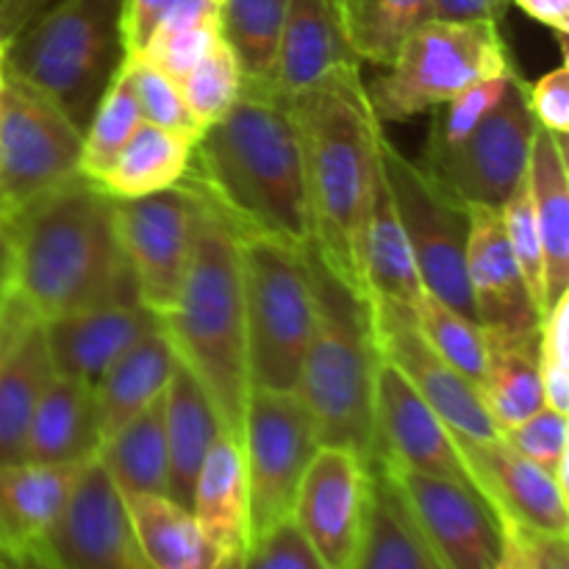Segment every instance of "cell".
I'll list each match as a JSON object with an SVG mask.
<instances>
[{"instance_id":"19","label":"cell","mask_w":569,"mask_h":569,"mask_svg":"<svg viewBox=\"0 0 569 569\" xmlns=\"http://www.w3.org/2000/svg\"><path fill=\"white\" fill-rule=\"evenodd\" d=\"M376 459L476 489L456 433L381 356L376 370Z\"/></svg>"},{"instance_id":"31","label":"cell","mask_w":569,"mask_h":569,"mask_svg":"<svg viewBox=\"0 0 569 569\" xmlns=\"http://www.w3.org/2000/svg\"><path fill=\"white\" fill-rule=\"evenodd\" d=\"M483 337H487V370L478 395L495 428L503 433L545 406L537 361L539 331L506 333L483 328Z\"/></svg>"},{"instance_id":"34","label":"cell","mask_w":569,"mask_h":569,"mask_svg":"<svg viewBox=\"0 0 569 569\" xmlns=\"http://www.w3.org/2000/svg\"><path fill=\"white\" fill-rule=\"evenodd\" d=\"M42 322H31L0 370V461H22L26 433L53 378Z\"/></svg>"},{"instance_id":"6","label":"cell","mask_w":569,"mask_h":569,"mask_svg":"<svg viewBox=\"0 0 569 569\" xmlns=\"http://www.w3.org/2000/svg\"><path fill=\"white\" fill-rule=\"evenodd\" d=\"M122 61V0H59L3 50L6 76L44 94L81 133Z\"/></svg>"},{"instance_id":"8","label":"cell","mask_w":569,"mask_h":569,"mask_svg":"<svg viewBox=\"0 0 569 569\" xmlns=\"http://www.w3.org/2000/svg\"><path fill=\"white\" fill-rule=\"evenodd\" d=\"M515 70L509 44L492 20H426L400 42L387 70L365 83L378 122L428 114L467 87Z\"/></svg>"},{"instance_id":"58","label":"cell","mask_w":569,"mask_h":569,"mask_svg":"<svg viewBox=\"0 0 569 569\" xmlns=\"http://www.w3.org/2000/svg\"><path fill=\"white\" fill-rule=\"evenodd\" d=\"M242 559H244V553L220 556V559L214 561V567H211V569H242Z\"/></svg>"},{"instance_id":"55","label":"cell","mask_w":569,"mask_h":569,"mask_svg":"<svg viewBox=\"0 0 569 569\" xmlns=\"http://www.w3.org/2000/svg\"><path fill=\"white\" fill-rule=\"evenodd\" d=\"M528 537L533 548V569H569V537Z\"/></svg>"},{"instance_id":"43","label":"cell","mask_w":569,"mask_h":569,"mask_svg":"<svg viewBox=\"0 0 569 569\" xmlns=\"http://www.w3.org/2000/svg\"><path fill=\"white\" fill-rule=\"evenodd\" d=\"M500 217H503V228L506 237H509L511 253H515L517 264H520L522 281H526L539 315L545 317V259L542 242H539L537 214H533L531 189H528V176L517 183V189L509 194V200L500 206Z\"/></svg>"},{"instance_id":"44","label":"cell","mask_w":569,"mask_h":569,"mask_svg":"<svg viewBox=\"0 0 569 569\" xmlns=\"http://www.w3.org/2000/svg\"><path fill=\"white\" fill-rule=\"evenodd\" d=\"M537 361L545 406L569 415V292L539 320Z\"/></svg>"},{"instance_id":"52","label":"cell","mask_w":569,"mask_h":569,"mask_svg":"<svg viewBox=\"0 0 569 569\" xmlns=\"http://www.w3.org/2000/svg\"><path fill=\"white\" fill-rule=\"evenodd\" d=\"M59 0H0V42L9 44L26 26Z\"/></svg>"},{"instance_id":"14","label":"cell","mask_w":569,"mask_h":569,"mask_svg":"<svg viewBox=\"0 0 569 569\" xmlns=\"http://www.w3.org/2000/svg\"><path fill=\"white\" fill-rule=\"evenodd\" d=\"M33 550L53 569H153L98 456L81 467L64 511Z\"/></svg>"},{"instance_id":"10","label":"cell","mask_w":569,"mask_h":569,"mask_svg":"<svg viewBox=\"0 0 569 569\" xmlns=\"http://www.w3.org/2000/svg\"><path fill=\"white\" fill-rule=\"evenodd\" d=\"M83 133L59 106L6 76L0 87V220L81 176Z\"/></svg>"},{"instance_id":"2","label":"cell","mask_w":569,"mask_h":569,"mask_svg":"<svg viewBox=\"0 0 569 569\" xmlns=\"http://www.w3.org/2000/svg\"><path fill=\"white\" fill-rule=\"evenodd\" d=\"M11 233V289L39 322L98 306L139 303L114 226V198L87 176L72 178L20 214Z\"/></svg>"},{"instance_id":"20","label":"cell","mask_w":569,"mask_h":569,"mask_svg":"<svg viewBox=\"0 0 569 569\" xmlns=\"http://www.w3.org/2000/svg\"><path fill=\"white\" fill-rule=\"evenodd\" d=\"M361 64L345 26L342 0H289L270 78L283 94L320 89L361 72Z\"/></svg>"},{"instance_id":"29","label":"cell","mask_w":569,"mask_h":569,"mask_svg":"<svg viewBox=\"0 0 569 569\" xmlns=\"http://www.w3.org/2000/svg\"><path fill=\"white\" fill-rule=\"evenodd\" d=\"M370 467L365 537L353 569H442L417 528L398 483L378 459Z\"/></svg>"},{"instance_id":"38","label":"cell","mask_w":569,"mask_h":569,"mask_svg":"<svg viewBox=\"0 0 569 569\" xmlns=\"http://www.w3.org/2000/svg\"><path fill=\"white\" fill-rule=\"evenodd\" d=\"M144 117L139 111L137 94H133L131 78H128L126 67L114 76V81L106 89L103 100L94 109L92 120L83 128V142H81V176L100 181L111 161L117 159L128 139L137 133L142 126Z\"/></svg>"},{"instance_id":"41","label":"cell","mask_w":569,"mask_h":569,"mask_svg":"<svg viewBox=\"0 0 569 569\" xmlns=\"http://www.w3.org/2000/svg\"><path fill=\"white\" fill-rule=\"evenodd\" d=\"M515 72L517 70L472 83V87H467L465 92H459L456 98L433 106V109L428 111V114H431V128H428L420 159L445 153V150H450L453 144H459L461 139H465L467 133H470L472 128L500 103V98H503L506 87H509Z\"/></svg>"},{"instance_id":"9","label":"cell","mask_w":569,"mask_h":569,"mask_svg":"<svg viewBox=\"0 0 569 569\" xmlns=\"http://www.w3.org/2000/svg\"><path fill=\"white\" fill-rule=\"evenodd\" d=\"M378 156H381L383 181L392 192L422 289L478 322L470 281H467L470 209L456 194H450L437 178L428 176L415 159H409L398 144H392L387 133H381Z\"/></svg>"},{"instance_id":"40","label":"cell","mask_w":569,"mask_h":569,"mask_svg":"<svg viewBox=\"0 0 569 569\" xmlns=\"http://www.w3.org/2000/svg\"><path fill=\"white\" fill-rule=\"evenodd\" d=\"M242 67H239L233 50L226 44V39L220 37V42L178 81V89H181L189 114L206 131L231 111L239 92H242Z\"/></svg>"},{"instance_id":"25","label":"cell","mask_w":569,"mask_h":569,"mask_svg":"<svg viewBox=\"0 0 569 569\" xmlns=\"http://www.w3.org/2000/svg\"><path fill=\"white\" fill-rule=\"evenodd\" d=\"M83 465L0 461V550H31L53 528Z\"/></svg>"},{"instance_id":"5","label":"cell","mask_w":569,"mask_h":569,"mask_svg":"<svg viewBox=\"0 0 569 569\" xmlns=\"http://www.w3.org/2000/svg\"><path fill=\"white\" fill-rule=\"evenodd\" d=\"M315 281V328L298 378V398L309 409L320 445L353 450L365 461L378 453L376 370L370 306L317 250L306 248Z\"/></svg>"},{"instance_id":"48","label":"cell","mask_w":569,"mask_h":569,"mask_svg":"<svg viewBox=\"0 0 569 569\" xmlns=\"http://www.w3.org/2000/svg\"><path fill=\"white\" fill-rule=\"evenodd\" d=\"M528 106L539 128L565 137L569 131V67H556L553 72H545L531 89H528Z\"/></svg>"},{"instance_id":"57","label":"cell","mask_w":569,"mask_h":569,"mask_svg":"<svg viewBox=\"0 0 569 569\" xmlns=\"http://www.w3.org/2000/svg\"><path fill=\"white\" fill-rule=\"evenodd\" d=\"M11 264H14V253H11V233L6 220H0V300L6 298L11 287Z\"/></svg>"},{"instance_id":"24","label":"cell","mask_w":569,"mask_h":569,"mask_svg":"<svg viewBox=\"0 0 569 569\" xmlns=\"http://www.w3.org/2000/svg\"><path fill=\"white\" fill-rule=\"evenodd\" d=\"M103 445L94 389L53 376L39 398L26 433L22 461L87 465Z\"/></svg>"},{"instance_id":"33","label":"cell","mask_w":569,"mask_h":569,"mask_svg":"<svg viewBox=\"0 0 569 569\" xmlns=\"http://www.w3.org/2000/svg\"><path fill=\"white\" fill-rule=\"evenodd\" d=\"M194 142L187 133L142 122L98 183L117 200L164 192L183 181Z\"/></svg>"},{"instance_id":"18","label":"cell","mask_w":569,"mask_h":569,"mask_svg":"<svg viewBox=\"0 0 569 569\" xmlns=\"http://www.w3.org/2000/svg\"><path fill=\"white\" fill-rule=\"evenodd\" d=\"M472 483L500 528H517L539 537H569V495L561 492L553 472L517 453L503 437H456Z\"/></svg>"},{"instance_id":"30","label":"cell","mask_w":569,"mask_h":569,"mask_svg":"<svg viewBox=\"0 0 569 569\" xmlns=\"http://www.w3.org/2000/svg\"><path fill=\"white\" fill-rule=\"evenodd\" d=\"M176 365L178 356L172 350L161 322L156 328H150L144 337H139L111 365V370L106 372L100 387L94 389L103 439L120 431L128 420H133L139 411L148 409L156 398H161V392L170 383Z\"/></svg>"},{"instance_id":"32","label":"cell","mask_w":569,"mask_h":569,"mask_svg":"<svg viewBox=\"0 0 569 569\" xmlns=\"http://www.w3.org/2000/svg\"><path fill=\"white\" fill-rule=\"evenodd\" d=\"M122 503L139 548L153 569H211L220 559L200 531L192 509L170 495L126 492Z\"/></svg>"},{"instance_id":"42","label":"cell","mask_w":569,"mask_h":569,"mask_svg":"<svg viewBox=\"0 0 569 569\" xmlns=\"http://www.w3.org/2000/svg\"><path fill=\"white\" fill-rule=\"evenodd\" d=\"M122 67H126L128 78H131L133 94H137V103L144 122H153V126L167 128V131H178L200 139L203 128L189 114L176 81H170L164 72L156 70L142 56H126Z\"/></svg>"},{"instance_id":"15","label":"cell","mask_w":569,"mask_h":569,"mask_svg":"<svg viewBox=\"0 0 569 569\" xmlns=\"http://www.w3.org/2000/svg\"><path fill=\"white\" fill-rule=\"evenodd\" d=\"M370 467L353 450L320 445L292 506V522L326 569H353L365 537Z\"/></svg>"},{"instance_id":"3","label":"cell","mask_w":569,"mask_h":569,"mask_svg":"<svg viewBox=\"0 0 569 569\" xmlns=\"http://www.w3.org/2000/svg\"><path fill=\"white\" fill-rule=\"evenodd\" d=\"M311 214V248L359 298L365 295L361 237L381 159V122L367 98L361 72L320 89L287 94Z\"/></svg>"},{"instance_id":"12","label":"cell","mask_w":569,"mask_h":569,"mask_svg":"<svg viewBox=\"0 0 569 569\" xmlns=\"http://www.w3.org/2000/svg\"><path fill=\"white\" fill-rule=\"evenodd\" d=\"M533 131L528 87L515 72L500 103L459 144L417 159V164L461 203L500 209L526 178Z\"/></svg>"},{"instance_id":"56","label":"cell","mask_w":569,"mask_h":569,"mask_svg":"<svg viewBox=\"0 0 569 569\" xmlns=\"http://www.w3.org/2000/svg\"><path fill=\"white\" fill-rule=\"evenodd\" d=\"M0 569H53L37 550H0Z\"/></svg>"},{"instance_id":"21","label":"cell","mask_w":569,"mask_h":569,"mask_svg":"<svg viewBox=\"0 0 569 569\" xmlns=\"http://www.w3.org/2000/svg\"><path fill=\"white\" fill-rule=\"evenodd\" d=\"M470 237H467V281L481 328L506 333L539 331L537 303L522 281L520 264L511 253L503 217L495 206H467Z\"/></svg>"},{"instance_id":"1","label":"cell","mask_w":569,"mask_h":569,"mask_svg":"<svg viewBox=\"0 0 569 569\" xmlns=\"http://www.w3.org/2000/svg\"><path fill=\"white\" fill-rule=\"evenodd\" d=\"M183 181L239 233L298 248L315 242L298 128L287 94L272 81L244 78L231 111L194 142Z\"/></svg>"},{"instance_id":"23","label":"cell","mask_w":569,"mask_h":569,"mask_svg":"<svg viewBox=\"0 0 569 569\" xmlns=\"http://www.w3.org/2000/svg\"><path fill=\"white\" fill-rule=\"evenodd\" d=\"M192 515L217 556L248 550L250 487L242 439L226 431L214 439L194 481Z\"/></svg>"},{"instance_id":"36","label":"cell","mask_w":569,"mask_h":569,"mask_svg":"<svg viewBox=\"0 0 569 569\" xmlns=\"http://www.w3.org/2000/svg\"><path fill=\"white\" fill-rule=\"evenodd\" d=\"M289 0H222L220 37L237 56L244 78L270 81Z\"/></svg>"},{"instance_id":"46","label":"cell","mask_w":569,"mask_h":569,"mask_svg":"<svg viewBox=\"0 0 569 569\" xmlns=\"http://www.w3.org/2000/svg\"><path fill=\"white\" fill-rule=\"evenodd\" d=\"M500 437L511 445L520 456L539 465L542 470L553 472V467L569 453V422L565 411L542 406L533 411L520 426L509 428Z\"/></svg>"},{"instance_id":"50","label":"cell","mask_w":569,"mask_h":569,"mask_svg":"<svg viewBox=\"0 0 569 569\" xmlns=\"http://www.w3.org/2000/svg\"><path fill=\"white\" fill-rule=\"evenodd\" d=\"M511 0H431V20L448 22H500L506 17Z\"/></svg>"},{"instance_id":"51","label":"cell","mask_w":569,"mask_h":569,"mask_svg":"<svg viewBox=\"0 0 569 569\" xmlns=\"http://www.w3.org/2000/svg\"><path fill=\"white\" fill-rule=\"evenodd\" d=\"M31 322H37V317L31 315V309L9 287L6 298L0 300V370H3L6 359H9V353L14 350V345L20 342V337L28 331Z\"/></svg>"},{"instance_id":"60","label":"cell","mask_w":569,"mask_h":569,"mask_svg":"<svg viewBox=\"0 0 569 569\" xmlns=\"http://www.w3.org/2000/svg\"><path fill=\"white\" fill-rule=\"evenodd\" d=\"M3 50H6V44H3V42H0V53H3Z\"/></svg>"},{"instance_id":"17","label":"cell","mask_w":569,"mask_h":569,"mask_svg":"<svg viewBox=\"0 0 569 569\" xmlns=\"http://www.w3.org/2000/svg\"><path fill=\"white\" fill-rule=\"evenodd\" d=\"M376 350L395 367L422 400L437 411L439 420L456 437L483 439L498 437L492 417L481 403V395L470 381L459 376L420 333L415 311L398 303H367Z\"/></svg>"},{"instance_id":"37","label":"cell","mask_w":569,"mask_h":569,"mask_svg":"<svg viewBox=\"0 0 569 569\" xmlns=\"http://www.w3.org/2000/svg\"><path fill=\"white\" fill-rule=\"evenodd\" d=\"M342 11L361 61L387 67L400 42L431 20V0H342Z\"/></svg>"},{"instance_id":"59","label":"cell","mask_w":569,"mask_h":569,"mask_svg":"<svg viewBox=\"0 0 569 569\" xmlns=\"http://www.w3.org/2000/svg\"><path fill=\"white\" fill-rule=\"evenodd\" d=\"M6 81V70H3V53H0V87H3Z\"/></svg>"},{"instance_id":"16","label":"cell","mask_w":569,"mask_h":569,"mask_svg":"<svg viewBox=\"0 0 569 569\" xmlns=\"http://www.w3.org/2000/svg\"><path fill=\"white\" fill-rule=\"evenodd\" d=\"M398 483L417 528L442 569H492L503 550V528L481 495L465 483L406 470L378 459Z\"/></svg>"},{"instance_id":"13","label":"cell","mask_w":569,"mask_h":569,"mask_svg":"<svg viewBox=\"0 0 569 569\" xmlns=\"http://www.w3.org/2000/svg\"><path fill=\"white\" fill-rule=\"evenodd\" d=\"M198 192L187 181L142 198H114V226L137 281L139 303L164 317L181 292L192 256Z\"/></svg>"},{"instance_id":"45","label":"cell","mask_w":569,"mask_h":569,"mask_svg":"<svg viewBox=\"0 0 569 569\" xmlns=\"http://www.w3.org/2000/svg\"><path fill=\"white\" fill-rule=\"evenodd\" d=\"M220 42V26L178 28V31H156L139 53L144 61L164 72L170 81H181L214 44Z\"/></svg>"},{"instance_id":"39","label":"cell","mask_w":569,"mask_h":569,"mask_svg":"<svg viewBox=\"0 0 569 569\" xmlns=\"http://www.w3.org/2000/svg\"><path fill=\"white\" fill-rule=\"evenodd\" d=\"M415 320L426 342L472 387H481L487 370V337L478 322L450 309L437 295L422 292L415 306Z\"/></svg>"},{"instance_id":"26","label":"cell","mask_w":569,"mask_h":569,"mask_svg":"<svg viewBox=\"0 0 569 569\" xmlns=\"http://www.w3.org/2000/svg\"><path fill=\"white\" fill-rule=\"evenodd\" d=\"M528 189L545 259V311L569 292V172L567 139L537 126L528 159Z\"/></svg>"},{"instance_id":"22","label":"cell","mask_w":569,"mask_h":569,"mask_svg":"<svg viewBox=\"0 0 569 569\" xmlns=\"http://www.w3.org/2000/svg\"><path fill=\"white\" fill-rule=\"evenodd\" d=\"M156 326L159 317L142 303L98 306L42 322L56 376L89 389H98L111 365Z\"/></svg>"},{"instance_id":"47","label":"cell","mask_w":569,"mask_h":569,"mask_svg":"<svg viewBox=\"0 0 569 569\" xmlns=\"http://www.w3.org/2000/svg\"><path fill=\"white\" fill-rule=\"evenodd\" d=\"M242 569H326V567L320 565L315 550L309 548L303 533L298 531V526H295L292 517H289V520L272 526L270 531L250 539L248 550H244Z\"/></svg>"},{"instance_id":"4","label":"cell","mask_w":569,"mask_h":569,"mask_svg":"<svg viewBox=\"0 0 569 569\" xmlns=\"http://www.w3.org/2000/svg\"><path fill=\"white\" fill-rule=\"evenodd\" d=\"M159 322L178 361L209 395L222 431L242 439L250 376L239 231L200 192L187 276Z\"/></svg>"},{"instance_id":"28","label":"cell","mask_w":569,"mask_h":569,"mask_svg":"<svg viewBox=\"0 0 569 569\" xmlns=\"http://www.w3.org/2000/svg\"><path fill=\"white\" fill-rule=\"evenodd\" d=\"M361 272H365L367 303H398L415 311L417 300L426 292L392 192L383 181V170H378L365 237H361Z\"/></svg>"},{"instance_id":"35","label":"cell","mask_w":569,"mask_h":569,"mask_svg":"<svg viewBox=\"0 0 569 569\" xmlns=\"http://www.w3.org/2000/svg\"><path fill=\"white\" fill-rule=\"evenodd\" d=\"M98 461L114 487L126 492L167 495V433L164 392L148 409L103 439Z\"/></svg>"},{"instance_id":"7","label":"cell","mask_w":569,"mask_h":569,"mask_svg":"<svg viewBox=\"0 0 569 569\" xmlns=\"http://www.w3.org/2000/svg\"><path fill=\"white\" fill-rule=\"evenodd\" d=\"M250 389L295 392L315 328V281L306 248L239 233Z\"/></svg>"},{"instance_id":"53","label":"cell","mask_w":569,"mask_h":569,"mask_svg":"<svg viewBox=\"0 0 569 569\" xmlns=\"http://www.w3.org/2000/svg\"><path fill=\"white\" fill-rule=\"evenodd\" d=\"M520 6L528 17H533L542 26L553 28L559 37H567L569 31V0H511Z\"/></svg>"},{"instance_id":"54","label":"cell","mask_w":569,"mask_h":569,"mask_svg":"<svg viewBox=\"0 0 569 569\" xmlns=\"http://www.w3.org/2000/svg\"><path fill=\"white\" fill-rule=\"evenodd\" d=\"M492 569H533L531 537L517 528H503V550Z\"/></svg>"},{"instance_id":"11","label":"cell","mask_w":569,"mask_h":569,"mask_svg":"<svg viewBox=\"0 0 569 569\" xmlns=\"http://www.w3.org/2000/svg\"><path fill=\"white\" fill-rule=\"evenodd\" d=\"M250 487V539L292 517L295 495L320 450V437L298 392L250 389L242 426Z\"/></svg>"},{"instance_id":"49","label":"cell","mask_w":569,"mask_h":569,"mask_svg":"<svg viewBox=\"0 0 569 569\" xmlns=\"http://www.w3.org/2000/svg\"><path fill=\"white\" fill-rule=\"evenodd\" d=\"M172 0H122V42L126 56L139 53L148 44L156 22L167 11Z\"/></svg>"},{"instance_id":"27","label":"cell","mask_w":569,"mask_h":569,"mask_svg":"<svg viewBox=\"0 0 569 569\" xmlns=\"http://www.w3.org/2000/svg\"><path fill=\"white\" fill-rule=\"evenodd\" d=\"M220 431L222 422L206 389L178 361L164 389L167 495L187 509H192L194 481Z\"/></svg>"}]
</instances>
